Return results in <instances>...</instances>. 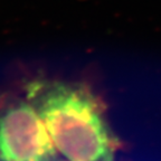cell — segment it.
Wrapping results in <instances>:
<instances>
[{"mask_svg": "<svg viewBox=\"0 0 161 161\" xmlns=\"http://www.w3.org/2000/svg\"><path fill=\"white\" fill-rule=\"evenodd\" d=\"M43 119L28 100L0 112V161H58Z\"/></svg>", "mask_w": 161, "mask_h": 161, "instance_id": "2", "label": "cell"}, {"mask_svg": "<svg viewBox=\"0 0 161 161\" xmlns=\"http://www.w3.org/2000/svg\"><path fill=\"white\" fill-rule=\"evenodd\" d=\"M27 100L43 119L54 146L68 161H113L115 140L94 97L57 80H34Z\"/></svg>", "mask_w": 161, "mask_h": 161, "instance_id": "1", "label": "cell"}]
</instances>
